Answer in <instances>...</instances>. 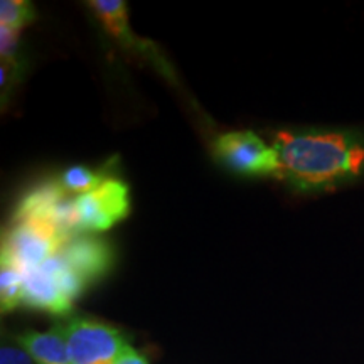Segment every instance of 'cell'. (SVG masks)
<instances>
[{
	"label": "cell",
	"mask_w": 364,
	"mask_h": 364,
	"mask_svg": "<svg viewBox=\"0 0 364 364\" xmlns=\"http://www.w3.org/2000/svg\"><path fill=\"white\" fill-rule=\"evenodd\" d=\"M282 181L302 193L334 189L364 176V134L353 130L277 132Z\"/></svg>",
	"instance_id": "cell-1"
},
{
	"label": "cell",
	"mask_w": 364,
	"mask_h": 364,
	"mask_svg": "<svg viewBox=\"0 0 364 364\" xmlns=\"http://www.w3.org/2000/svg\"><path fill=\"white\" fill-rule=\"evenodd\" d=\"M71 235L44 218H16V223L4 236L2 258L22 273L43 267L58 257Z\"/></svg>",
	"instance_id": "cell-2"
},
{
	"label": "cell",
	"mask_w": 364,
	"mask_h": 364,
	"mask_svg": "<svg viewBox=\"0 0 364 364\" xmlns=\"http://www.w3.org/2000/svg\"><path fill=\"white\" fill-rule=\"evenodd\" d=\"M71 364H117L129 348L115 327L88 317H70L59 324Z\"/></svg>",
	"instance_id": "cell-3"
},
{
	"label": "cell",
	"mask_w": 364,
	"mask_h": 364,
	"mask_svg": "<svg viewBox=\"0 0 364 364\" xmlns=\"http://www.w3.org/2000/svg\"><path fill=\"white\" fill-rule=\"evenodd\" d=\"M129 188L122 181L107 179L98 189L75 199L78 230L103 231L129 215Z\"/></svg>",
	"instance_id": "cell-4"
},
{
	"label": "cell",
	"mask_w": 364,
	"mask_h": 364,
	"mask_svg": "<svg viewBox=\"0 0 364 364\" xmlns=\"http://www.w3.org/2000/svg\"><path fill=\"white\" fill-rule=\"evenodd\" d=\"M216 156L236 172L263 176L279 172V157L273 145H268L250 130L230 132L215 144Z\"/></svg>",
	"instance_id": "cell-5"
},
{
	"label": "cell",
	"mask_w": 364,
	"mask_h": 364,
	"mask_svg": "<svg viewBox=\"0 0 364 364\" xmlns=\"http://www.w3.org/2000/svg\"><path fill=\"white\" fill-rule=\"evenodd\" d=\"M24 304L56 316H65L71 311L73 299L63 289L58 277L43 265L24 273Z\"/></svg>",
	"instance_id": "cell-6"
},
{
	"label": "cell",
	"mask_w": 364,
	"mask_h": 364,
	"mask_svg": "<svg viewBox=\"0 0 364 364\" xmlns=\"http://www.w3.org/2000/svg\"><path fill=\"white\" fill-rule=\"evenodd\" d=\"M59 255L85 284L102 275L112 263L107 245L91 236H71Z\"/></svg>",
	"instance_id": "cell-7"
},
{
	"label": "cell",
	"mask_w": 364,
	"mask_h": 364,
	"mask_svg": "<svg viewBox=\"0 0 364 364\" xmlns=\"http://www.w3.org/2000/svg\"><path fill=\"white\" fill-rule=\"evenodd\" d=\"M17 343L36 364H71L66 341L58 326L48 332L27 331L17 338Z\"/></svg>",
	"instance_id": "cell-8"
},
{
	"label": "cell",
	"mask_w": 364,
	"mask_h": 364,
	"mask_svg": "<svg viewBox=\"0 0 364 364\" xmlns=\"http://www.w3.org/2000/svg\"><path fill=\"white\" fill-rule=\"evenodd\" d=\"M91 11L97 14L98 21L102 22L107 33L117 38L122 43L129 44L132 33L129 27V17H127V4L122 0H91Z\"/></svg>",
	"instance_id": "cell-9"
},
{
	"label": "cell",
	"mask_w": 364,
	"mask_h": 364,
	"mask_svg": "<svg viewBox=\"0 0 364 364\" xmlns=\"http://www.w3.org/2000/svg\"><path fill=\"white\" fill-rule=\"evenodd\" d=\"M24 302V273L2 258L0 265V304L2 312H9Z\"/></svg>",
	"instance_id": "cell-10"
},
{
	"label": "cell",
	"mask_w": 364,
	"mask_h": 364,
	"mask_svg": "<svg viewBox=\"0 0 364 364\" xmlns=\"http://www.w3.org/2000/svg\"><path fill=\"white\" fill-rule=\"evenodd\" d=\"M107 181L102 172L88 169L83 166H75L65 171L59 177V186L73 194H88L91 191L98 189L103 182Z\"/></svg>",
	"instance_id": "cell-11"
},
{
	"label": "cell",
	"mask_w": 364,
	"mask_h": 364,
	"mask_svg": "<svg viewBox=\"0 0 364 364\" xmlns=\"http://www.w3.org/2000/svg\"><path fill=\"white\" fill-rule=\"evenodd\" d=\"M34 7L26 0H2L0 2V26L19 31L34 21Z\"/></svg>",
	"instance_id": "cell-12"
},
{
	"label": "cell",
	"mask_w": 364,
	"mask_h": 364,
	"mask_svg": "<svg viewBox=\"0 0 364 364\" xmlns=\"http://www.w3.org/2000/svg\"><path fill=\"white\" fill-rule=\"evenodd\" d=\"M19 46V31H14L11 27L0 26V53H2V63L14 65V56Z\"/></svg>",
	"instance_id": "cell-13"
},
{
	"label": "cell",
	"mask_w": 364,
	"mask_h": 364,
	"mask_svg": "<svg viewBox=\"0 0 364 364\" xmlns=\"http://www.w3.org/2000/svg\"><path fill=\"white\" fill-rule=\"evenodd\" d=\"M0 364H36L34 359L27 354L26 349L21 346L2 344L0 348Z\"/></svg>",
	"instance_id": "cell-14"
},
{
	"label": "cell",
	"mask_w": 364,
	"mask_h": 364,
	"mask_svg": "<svg viewBox=\"0 0 364 364\" xmlns=\"http://www.w3.org/2000/svg\"><path fill=\"white\" fill-rule=\"evenodd\" d=\"M117 364H149L147 359H145L139 351H135L132 346L125 349V353L122 354L120 359H118Z\"/></svg>",
	"instance_id": "cell-15"
}]
</instances>
